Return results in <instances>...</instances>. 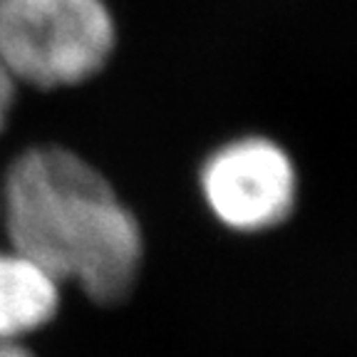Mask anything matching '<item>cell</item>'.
Here are the masks:
<instances>
[{
  "instance_id": "obj_1",
  "label": "cell",
  "mask_w": 357,
  "mask_h": 357,
  "mask_svg": "<svg viewBox=\"0 0 357 357\" xmlns=\"http://www.w3.org/2000/svg\"><path fill=\"white\" fill-rule=\"evenodd\" d=\"M13 251L52 278L82 285L92 301L117 303L134 285L142 234L105 178L65 149L17 156L3 191Z\"/></svg>"
},
{
  "instance_id": "obj_2",
  "label": "cell",
  "mask_w": 357,
  "mask_h": 357,
  "mask_svg": "<svg viewBox=\"0 0 357 357\" xmlns=\"http://www.w3.org/2000/svg\"><path fill=\"white\" fill-rule=\"evenodd\" d=\"M114 47L105 0H0V62L35 87L97 75Z\"/></svg>"
},
{
  "instance_id": "obj_3",
  "label": "cell",
  "mask_w": 357,
  "mask_h": 357,
  "mask_svg": "<svg viewBox=\"0 0 357 357\" xmlns=\"http://www.w3.org/2000/svg\"><path fill=\"white\" fill-rule=\"evenodd\" d=\"M211 211L236 231H263L285 221L296 204V169L278 144L261 137L231 142L201 174Z\"/></svg>"
},
{
  "instance_id": "obj_4",
  "label": "cell",
  "mask_w": 357,
  "mask_h": 357,
  "mask_svg": "<svg viewBox=\"0 0 357 357\" xmlns=\"http://www.w3.org/2000/svg\"><path fill=\"white\" fill-rule=\"evenodd\" d=\"M45 268L17 251H0V340L17 342L55 318L60 288Z\"/></svg>"
},
{
  "instance_id": "obj_5",
  "label": "cell",
  "mask_w": 357,
  "mask_h": 357,
  "mask_svg": "<svg viewBox=\"0 0 357 357\" xmlns=\"http://www.w3.org/2000/svg\"><path fill=\"white\" fill-rule=\"evenodd\" d=\"M13 97H15V77L8 73V67L0 62V132L6 127L8 112L13 107Z\"/></svg>"
},
{
  "instance_id": "obj_6",
  "label": "cell",
  "mask_w": 357,
  "mask_h": 357,
  "mask_svg": "<svg viewBox=\"0 0 357 357\" xmlns=\"http://www.w3.org/2000/svg\"><path fill=\"white\" fill-rule=\"evenodd\" d=\"M0 357H33V352L25 350L20 342H6L0 340Z\"/></svg>"
}]
</instances>
